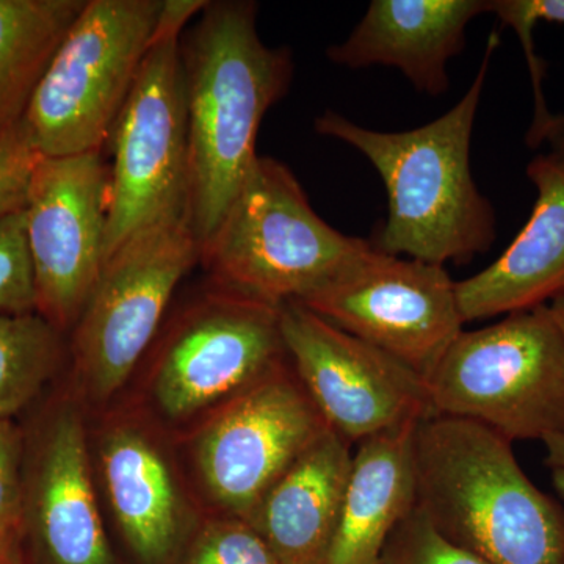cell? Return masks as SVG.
I'll return each instance as SVG.
<instances>
[{
    "label": "cell",
    "instance_id": "cell-1",
    "mask_svg": "<svg viewBox=\"0 0 564 564\" xmlns=\"http://www.w3.org/2000/svg\"><path fill=\"white\" fill-rule=\"evenodd\" d=\"M181 41L188 124L187 218L199 248L210 239L258 161L263 117L288 95L293 62L258 32V6L207 0Z\"/></svg>",
    "mask_w": 564,
    "mask_h": 564
},
{
    "label": "cell",
    "instance_id": "cell-2",
    "mask_svg": "<svg viewBox=\"0 0 564 564\" xmlns=\"http://www.w3.org/2000/svg\"><path fill=\"white\" fill-rule=\"evenodd\" d=\"M491 33L469 90L443 117L403 132L356 124L337 111L315 118L317 133L369 159L388 192V220L375 247L388 254L445 265L467 263L496 242V214L470 172V140L489 63Z\"/></svg>",
    "mask_w": 564,
    "mask_h": 564
},
{
    "label": "cell",
    "instance_id": "cell-3",
    "mask_svg": "<svg viewBox=\"0 0 564 564\" xmlns=\"http://www.w3.org/2000/svg\"><path fill=\"white\" fill-rule=\"evenodd\" d=\"M513 443L481 423H417L415 505L445 540L489 564H564V508L527 477Z\"/></svg>",
    "mask_w": 564,
    "mask_h": 564
},
{
    "label": "cell",
    "instance_id": "cell-4",
    "mask_svg": "<svg viewBox=\"0 0 564 564\" xmlns=\"http://www.w3.org/2000/svg\"><path fill=\"white\" fill-rule=\"evenodd\" d=\"M369 245L329 226L292 170L259 155L199 263L214 288L280 307L303 302Z\"/></svg>",
    "mask_w": 564,
    "mask_h": 564
},
{
    "label": "cell",
    "instance_id": "cell-5",
    "mask_svg": "<svg viewBox=\"0 0 564 564\" xmlns=\"http://www.w3.org/2000/svg\"><path fill=\"white\" fill-rule=\"evenodd\" d=\"M206 3L165 0L154 41L111 132L106 262L137 234L187 215L188 124L181 41L188 21Z\"/></svg>",
    "mask_w": 564,
    "mask_h": 564
},
{
    "label": "cell",
    "instance_id": "cell-6",
    "mask_svg": "<svg viewBox=\"0 0 564 564\" xmlns=\"http://www.w3.org/2000/svg\"><path fill=\"white\" fill-rule=\"evenodd\" d=\"M285 358L280 307L212 285L161 329L129 400L181 436Z\"/></svg>",
    "mask_w": 564,
    "mask_h": 564
},
{
    "label": "cell",
    "instance_id": "cell-7",
    "mask_svg": "<svg viewBox=\"0 0 564 564\" xmlns=\"http://www.w3.org/2000/svg\"><path fill=\"white\" fill-rule=\"evenodd\" d=\"M165 0H85L33 93L22 124L41 158L102 152Z\"/></svg>",
    "mask_w": 564,
    "mask_h": 564
},
{
    "label": "cell",
    "instance_id": "cell-8",
    "mask_svg": "<svg viewBox=\"0 0 564 564\" xmlns=\"http://www.w3.org/2000/svg\"><path fill=\"white\" fill-rule=\"evenodd\" d=\"M196 263L199 245L187 215L144 229L110 256L69 333L70 392L87 411L109 408L135 377Z\"/></svg>",
    "mask_w": 564,
    "mask_h": 564
},
{
    "label": "cell",
    "instance_id": "cell-9",
    "mask_svg": "<svg viewBox=\"0 0 564 564\" xmlns=\"http://www.w3.org/2000/svg\"><path fill=\"white\" fill-rule=\"evenodd\" d=\"M426 386L434 415L481 423L511 443L564 434V340L547 304L463 329Z\"/></svg>",
    "mask_w": 564,
    "mask_h": 564
},
{
    "label": "cell",
    "instance_id": "cell-10",
    "mask_svg": "<svg viewBox=\"0 0 564 564\" xmlns=\"http://www.w3.org/2000/svg\"><path fill=\"white\" fill-rule=\"evenodd\" d=\"M326 430L285 358L177 437L188 447L209 513L250 521L278 478Z\"/></svg>",
    "mask_w": 564,
    "mask_h": 564
},
{
    "label": "cell",
    "instance_id": "cell-11",
    "mask_svg": "<svg viewBox=\"0 0 564 564\" xmlns=\"http://www.w3.org/2000/svg\"><path fill=\"white\" fill-rule=\"evenodd\" d=\"M429 381L463 332L456 282L444 265L370 243L300 302Z\"/></svg>",
    "mask_w": 564,
    "mask_h": 564
},
{
    "label": "cell",
    "instance_id": "cell-12",
    "mask_svg": "<svg viewBox=\"0 0 564 564\" xmlns=\"http://www.w3.org/2000/svg\"><path fill=\"white\" fill-rule=\"evenodd\" d=\"M285 352L328 429L348 444L430 417L429 386L391 355L300 302L280 306Z\"/></svg>",
    "mask_w": 564,
    "mask_h": 564
},
{
    "label": "cell",
    "instance_id": "cell-13",
    "mask_svg": "<svg viewBox=\"0 0 564 564\" xmlns=\"http://www.w3.org/2000/svg\"><path fill=\"white\" fill-rule=\"evenodd\" d=\"M109 169L102 152L41 158L29 181L25 232L36 313L69 334L106 263Z\"/></svg>",
    "mask_w": 564,
    "mask_h": 564
},
{
    "label": "cell",
    "instance_id": "cell-14",
    "mask_svg": "<svg viewBox=\"0 0 564 564\" xmlns=\"http://www.w3.org/2000/svg\"><path fill=\"white\" fill-rule=\"evenodd\" d=\"M95 414L93 463L122 540L139 564H173L206 511L170 447L172 434L131 400Z\"/></svg>",
    "mask_w": 564,
    "mask_h": 564
},
{
    "label": "cell",
    "instance_id": "cell-15",
    "mask_svg": "<svg viewBox=\"0 0 564 564\" xmlns=\"http://www.w3.org/2000/svg\"><path fill=\"white\" fill-rule=\"evenodd\" d=\"M87 413L70 391L54 404L24 481V533L44 564H117L96 494Z\"/></svg>",
    "mask_w": 564,
    "mask_h": 564
},
{
    "label": "cell",
    "instance_id": "cell-16",
    "mask_svg": "<svg viewBox=\"0 0 564 564\" xmlns=\"http://www.w3.org/2000/svg\"><path fill=\"white\" fill-rule=\"evenodd\" d=\"M484 13L489 0H373L350 36L326 54L345 68H397L436 98L451 87L447 65L466 47L467 25Z\"/></svg>",
    "mask_w": 564,
    "mask_h": 564
},
{
    "label": "cell",
    "instance_id": "cell-17",
    "mask_svg": "<svg viewBox=\"0 0 564 564\" xmlns=\"http://www.w3.org/2000/svg\"><path fill=\"white\" fill-rule=\"evenodd\" d=\"M536 203L524 228L497 261L456 282L464 323L551 303L564 293V162L554 152L527 166Z\"/></svg>",
    "mask_w": 564,
    "mask_h": 564
},
{
    "label": "cell",
    "instance_id": "cell-18",
    "mask_svg": "<svg viewBox=\"0 0 564 564\" xmlns=\"http://www.w3.org/2000/svg\"><path fill=\"white\" fill-rule=\"evenodd\" d=\"M351 463V445L328 429L263 496L248 522L281 564L325 562Z\"/></svg>",
    "mask_w": 564,
    "mask_h": 564
},
{
    "label": "cell",
    "instance_id": "cell-19",
    "mask_svg": "<svg viewBox=\"0 0 564 564\" xmlns=\"http://www.w3.org/2000/svg\"><path fill=\"white\" fill-rule=\"evenodd\" d=\"M414 425L369 437L350 477L323 564H381L386 544L415 507Z\"/></svg>",
    "mask_w": 564,
    "mask_h": 564
},
{
    "label": "cell",
    "instance_id": "cell-20",
    "mask_svg": "<svg viewBox=\"0 0 564 564\" xmlns=\"http://www.w3.org/2000/svg\"><path fill=\"white\" fill-rule=\"evenodd\" d=\"M85 0H0V133L24 118Z\"/></svg>",
    "mask_w": 564,
    "mask_h": 564
},
{
    "label": "cell",
    "instance_id": "cell-21",
    "mask_svg": "<svg viewBox=\"0 0 564 564\" xmlns=\"http://www.w3.org/2000/svg\"><path fill=\"white\" fill-rule=\"evenodd\" d=\"M65 336L39 313L0 315V419L21 413L58 372Z\"/></svg>",
    "mask_w": 564,
    "mask_h": 564
},
{
    "label": "cell",
    "instance_id": "cell-22",
    "mask_svg": "<svg viewBox=\"0 0 564 564\" xmlns=\"http://www.w3.org/2000/svg\"><path fill=\"white\" fill-rule=\"evenodd\" d=\"M173 564L281 563L250 522L206 511Z\"/></svg>",
    "mask_w": 564,
    "mask_h": 564
},
{
    "label": "cell",
    "instance_id": "cell-23",
    "mask_svg": "<svg viewBox=\"0 0 564 564\" xmlns=\"http://www.w3.org/2000/svg\"><path fill=\"white\" fill-rule=\"evenodd\" d=\"M36 284L24 209L0 218V315L36 313Z\"/></svg>",
    "mask_w": 564,
    "mask_h": 564
},
{
    "label": "cell",
    "instance_id": "cell-24",
    "mask_svg": "<svg viewBox=\"0 0 564 564\" xmlns=\"http://www.w3.org/2000/svg\"><path fill=\"white\" fill-rule=\"evenodd\" d=\"M381 564H489L445 540L415 505L389 538Z\"/></svg>",
    "mask_w": 564,
    "mask_h": 564
},
{
    "label": "cell",
    "instance_id": "cell-25",
    "mask_svg": "<svg viewBox=\"0 0 564 564\" xmlns=\"http://www.w3.org/2000/svg\"><path fill=\"white\" fill-rule=\"evenodd\" d=\"M39 159L22 121L0 133V218L24 207Z\"/></svg>",
    "mask_w": 564,
    "mask_h": 564
},
{
    "label": "cell",
    "instance_id": "cell-26",
    "mask_svg": "<svg viewBox=\"0 0 564 564\" xmlns=\"http://www.w3.org/2000/svg\"><path fill=\"white\" fill-rule=\"evenodd\" d=\"M22 436L11 419H0V533H24Z\"/></svg>",
    "mask_w": 564,
    "mask_h": 564
},
{
    "label": "cell",
    "instance_id": "cell-27",
    "mask_svg": "<svg viewBox=\"0 0 564 564\" xmlns=\"http://www.w3.org/2000/svg\"><path fill=\"white\" fill-rule=\"evenodd\" d=\"M489 13L530 41L540 21L564 24V0H489Z\"/></svg>",
    "mask_w": 564,
    "mask_h": 564
},
{
    "label": "cell",
    "instance_id": "cell-28",
    "mask_svg": "<svg viewBox=\"0 0 564 564\" xmlns=\"http://www.w3.org/2000/svg\"><path fill=\"white\" fill-rule=\"evenodd\" d=\"M545 466L551 469L555 489L564 499V434L545 437Z\"/></svg>",
    "mask_w": 564,
    "mask_h": 564
},
{
    "label": "cell",
    "instance_id": "cell-29",
    "mask_svg": "<svg viewBox=\"0 0 564 564\" xmlns=\"http://www.w3.org/2000/svg\"><path fill=\"white\" fill-rule=\"evenodd\" d=\"M22 532L0 533V564H28L22 552Z\"/></svg>",
    "mask_w": 564,
    "mask_h": 564
},
{
    "label": "cell",
    "instance_id": "cell-30",
    "mask_svg": "<svg viewBox=\"0 0 564 564\" xmlns=\"http://www.w3.org/2000/svg\"><path fill=\"white\" fill-rule=\"evenodd\" d=\"M543 141H547L551 144V152H554L564 162V117H556L555 115L552 118V121L541 132L540 144Z\"/></svg>",
    "mask_w": 564,
    "mask_h": 564
},
{
    "label": "cell",
    "instance_id": "cell-31",
    "mask_svg": "<svg viewBox=\"0 0 564 564\" xmlns=\"http://www.w3.org/2000/svg\"><path fill=\"white\" fill-rule=\"evenodd\" d=\"M547 306L564 340V293L563 295L556 296L551 303H547Z\"/></svg>",
    "mask_w": 564,
    "mask_h": 564
}]
</instances>
